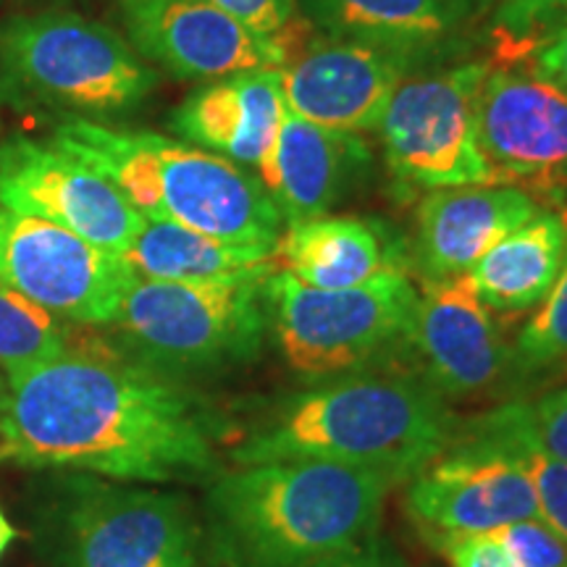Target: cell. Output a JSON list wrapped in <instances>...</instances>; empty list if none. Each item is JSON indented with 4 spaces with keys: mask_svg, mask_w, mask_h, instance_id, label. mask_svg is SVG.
I'll return each mask as SVG.
<instances>
[{
    "mask_svg": "<svg viewBox=\"0 0 567 567\" xmlns=\"http://www.w3.org/2000/svg\"><path fill=\"white\" fill-rule=\"evenodd\" d=\"M3 373L6 463L145 484L216 471V423L208 410L140 360L66 350Z\"/></svg>",
    "mask_w": 567,
    "mask_h": 567,
    "instance_id": "obj_1",
    "label": "cell"
},
{
    "mask_svg": "<svg viewBox=\"0 0 567 567\" xmlns=\"http://www.w3.org/2000/svg\"><path fill=\"white\" fill-rule=\"evenodd\" d=\"M455 436V415L434 386L408 375H350L281 402L234 450V460H323L368 467L400 484L442 455Z\"/></svg>",
    "mask_w": 567,
    "mask_h": 567,
    "instance_id": "obj_2",
    "label": "cell"
},
{
    "mask_svg": "<svg viewBox=\"0 0 567 567\" xmlns=\"http://www.w3.org/2000/svg\"><path fill=\"white\" fill-rule=\"evenodd\" d=\"M392 484L368 467L276 460L226 473L210 505L247 567H316L360 549Z\"/></svg>",
    "mask_w": 567,
    "mask_h": 567,
    "instance_id": "obj_3",
    "label": "cell"
},
{
    "mask_svg": "<svg viewBox=\"0 0 567 567\" xmlns=\"http://www.w3.org/2000/svg\"><path fill=\"white\" fill-rule=\"evenodd\" d=\"M55 145L122 189L151 221H172L234 245L276 247L284 218L250 168L155 132L63 118Z\"/></svg>",
    "mask_w": 567,
    "mask_h": 567,
    "instance_id": "obj_4",
    "label": "cell"
},
{
    "mask_svg": "<svg viewBox=\"0 0 567 567\" xmlns=\"http://www.w3.org/2000/svg\"><path fill=\"white\" fill-rule=\"evenodd\" d=\"M158 74L109 24L74 11H32L0 21V103L66 118L137 109Z\"/></svg>",
    "mask_w": 567,
    "mask_h": 567,
    "instance_id": "obj_5",
    "label": "cell"
},
{
    "mask_svg": "<svg viewBox=\"0 0 567 567\" xmlns=\"http://www.w3.org/2000/svg\"><path fill=\"white\" fill-rule=\"evenodd\" d=\"M266 279H137L113 323L134 360L161 373L247 363L268 331Z\"/></svg>",
    "mask_w": 567,
    "mask_h": 567,
    "instance_id": "obj_6",
    "label": "cell"
},
{
    "mask_svg": "<svg viewBox=\"0 0 567 567\" xmlns=\"http://www.w3.org/2000/svg\"><path fill=\"white\" fill-rule=\"evenodd\" d=\"M264 295L284 360L310 379L350 373L408 342L417 308V289L405 271L350 289L305 287L276 271L266 279Z\"/></svg>",
    "mask_w": 567,
    "mask_h": 567,
    "instance_id": "obj_7",
    "label": "cell"
},
{
    "mask_svg": "<svg viewBox=\"0 0 567 567\" xmlns=\"http://www.w3.org/2000/svg\"><path fill=\"white\" fill-rule=\"evenodd\" d=\"M488 63L408 76L381 118L386 163L402 184L423 189L496 184L478 142V97Z\"/></svg>",
    "mask_w": 567,
    "mask_h": 567,
    "instance_id": "obj_8",
    "label": "cell"
},
{
    "mask_svg": "<svg viewBox=\"0 0 567 567\" xmlns=\"http://www.w3.org/2000/svg\"><path fill=\"white\" fill-rule=\"evenodd\" d=\"M137 279L124 255L0 203V281L51 316L113 323Z\"/></svg>",
    "mask_w": 567,
    "mask_h": 567,
    "instance_id": "obj_9",
    "label": "cell"
},
{
    "mask_svg": "<svg viewBox=\"0 0 567 567\" xmlns=\"http://www.w3.org/2000/svg\"><path fill=\"white\" fill-rule=\"evenodd\" d=\"M478 142L496 184L567 213V90L534 63L488 69L478 97Z\"/></svg>",
    "mask_w": 567,
    "mask_h": 567,
    "instance_id": "obj_10",
    "label": "cell"
},
{
    "mask_svg": "<svg viewBox=\"0 0 567 567\" xmlns=\"http://www.w3.org/2000/svg\"><path fill=\"white\" fill-rule=\"evenodd\" d=\"M0 203L45 218L101 250L124 255L145 216L111 179L55 145L0 140Z\"/></svg>",
    "mask_w": 567,
    "mask_h": 567,
    "instance_id": "obj_11",
    "label": "cell"
},
{
    "mask_svg": "<svg viewBox=\"0 0 567 567\" xmlns=\"http://www.w3.org/2000/svg\"><path fill=\"white\" fill-rule=\"evenodd\" d=\"M126 42L142 61L179 80L213 82L281 69L287 51L216 0H116Z\"/></svg>",
    "mask_w": 567,
    "mask_h": 567,
    "instance_id": "obj_12",
    "label": "cell"
},
{
    "mask_svg": "<svg viewBox=\"0 0 567 567\" xmlns=\"http://www.w3.org/2000/svg\"><path fill=\"white\" fill-rule=\"evenodd\" d=\"M187 502L151 488L90 486L69 517V567H197Z\"/></svg>",
    "mask_w": 567,
    "mask_h": 567,
    "instance_id": "obj_13",
    "label": "cell"
},
{
    "mask_svg": "<svg viewBox=\"0 0 567 567\" xmlns=\"http://www.w3.org/2000/svg\"><path fill=\"white\" fill-rule=\"evenodd\" d=\"M408 509L434 534H492L538 517L526 473L499 446L467 434L410 478Z\"/></svg>",
    "mask_w": 567,
    "mask_h": 567,
    "instance_id": "obj_14",
    "label": "cell"
},
{
    "mask_svg": "<svg viewBox=\"0 0 567 567\" xmlns=\"http://www.w3.org/2000/svg\"><path fill=\"white\" fill-rule=\"evenodd\" d=\"M402 55L316 34L279 69L284 103L297 116L334 132H375L396 87L415 71Z\"/></svg>",
    "mask_w": 567,
    "mask_h": 567,
    "instance_id": "obj_15",
    "label": "cell"
},
{
    "mask_svg": "<svg viewBox=\"0 0 567 567\" xmlns=\"http://www.w3.org/2000/svg\"><path fill=\"white\" fill-rule=\"evenodd\" d=\"M408 342L421 354L425 384L442 396L492 392L513 365V347L502 339L471 276L423 281Z\"/></svg>",
    "mask_w": 567,
    "mask_h": 567,
    "instance_id": "obj_16",
    "label": "cell"
},
{
    "mask_svg": "<svg viewBox=\"0 0 567 567\" xmlns=\"http://www.w3.org/2000/svg\"><path fill=\"white\" fill-rule=\"evenodd\" d=\"M542 208L507 184L431 189L415 210L413 260L423 281L467 276L496 243Z\"/></svg>",
    "mask_w": 567,
    "mask_h": 567,
    "instance_id": "obj_17",
    "label": "cell"
},
{
    "mask_svg": "<svg viewBox=\"0 0 567 567\" xmlns=\"http://www.w3.org/2000/svg\"><path fill=\"white\" fill-rule=\"evenodd\" d=\"M368 166V147L358 134L318 126L284 109L268 153L255 168L284 224L331 213Z\"/></svg>",
    "mask_w": 567,
    "mask_h": 567,
    "instance_id": "obj_18",
    "label": "cell"
},
{
    "mask_svg": "<svg viewBox=\"0 0 567 567\" xmlns=\"http://www.w3.org/2000/svg\"><path fill=\"white\" fill-rule=\"evenodd\" d=\"M284 109L279 69H250L189 92L168 126L189 145L243 168H258L279 130Z\"/></svg>",
    "mask_w": 567,
    "mask_h": 567,
    "instance_id": "obj_19",
    "label": "cell"
},
{
    "mask_svg": "<svg viewBox=\"0 0 567 567\" xmlns=\"http://www.w3.org/2000/svg\"><path fill=\"white\" fill-rule=\"evenodd\" d=\"M316 34L396 53L415 66L446 51L465 17L450 0H295Z\"/></svg>",
    "mask_w": 567,
    "mask_h": 567,
    "instance_id": "obj_20",
    "label": "cell"
},
{
    "mask_svg": "<svg viewBox=\"0 0 567 567\" xmlns=\"http://www.w3.org/2000/svg\"><path fill=\"white\" fill-rule=\"evenodd\" d=\"M274 264L276 271L316 289H350L402 271L379 224L329 213L284 224Z\"/></svg>",
    "mask_w": 567,
    "mask_h": 567,
    "instance_id": "obj_21",
    "label": "cell"
},
{
    "mask_svg": "<svg viewBox=\"0 0 567 567\" xmlns=\"http://www.w3.org/2000/svg\"><path fill=\"white\" fill-rule=\"evenodd\" d=\"M565 252L567 213L538 210L530 221L496 243L467 276L488 310L526 313L549 295Z\"/></svg>",
    "mask_w": 567,
    "mask_h": 567,
    "instance_id": "obj_22",
    "label": "cell"
},
{
    "mask_svg": "<svg viewBox=\"0 0 567 567\" xmlns=\"http://www.w3.org/2000/svg\"><path fill=\"white\" fill-rule=\"evenodd\" d=\"M124 260L140 279L229 281L276 274L274 247L234 245L172 221L145 218Z\"/></svg>",
    "mask_w": 567,
    "mask_h": 567,
    "instance_id": "obj_23",
    "label": "cell"
},
{
    "mask_svg": "<svg viewBox=\"0 0 567 567\" xmlns=\"http://www.w3.org/2000/svg\"><path fill=\"white\" fill-rule=\"evenodd\" d=\"M467 434L499 446L526 473L538 502V517L567 542V463L549 455L528 421L526 402H505L471 423Z\"/></svg>",
    "mask_w": 567,
    "mask_h": 567,
    "instance_id": "obj_24",
    "label": "cell"
},
{
    "mask_svg": "<svg viewBox=\"0 0 567 567\" xmlns=\"http://www.w3.org/2000/svg\"><path fill=\"white\" fill-rule=\"evenodd\" d=\"M66 352V334L55 316L0 281V365L3 371L51 360Z\"/></svg>",
    "mask_w": 567,
    "mask_h": 567,
    "instance_id": "obj_25",
    "label": "cell"
},
{
    "mask_svg": "<svg viewBox=\"0 0 567 567\" xmlns=\"http://www.w3.org/2000/svg\"><path fill=\"white\" fill-rule=\"evenodd\" d=\"M513 368L523 375L567 371V252L549 295L515 339Z\"/></svg>",
    "mask_w": 567,
    "mask_h": 567,
    "instance_id": "obj_26",
    "label": "cell"
},
{
    "mask_svg": "<svg viewBox=\"0 0 567 567\" xmlns=\"http://www.w3.org/2000/svg\"><path fill=\"white\" fill-rule=\"evenodd\" d=\"M567 9V0H494V32L505 61L523 59L534 51L551 19Z\"/></svg>",
    "mask_w": 567,
    "mask_h": 567,
    "instance_id": "obj_27",
    "label": "cell"
},
{
    "mask_svg": "<svg viewBox=\"0 0 567 567\" xmlns=\"http://www.w3.org/2000/svg\"><path fill=\"white\" fill-rule=\"evenodd\" d=\"M517 567H567V542L542 517L509 523L488 534Z\"/></svg>",
    "mask_w": 567,
    "mask_h": 567,
    "instance_id": "obj_28",
    "label": "cell"
},
{
    "mask_svg": "<svg viewBox=\"0 0 567 567\" xmlns=\"http://www.w3.org/2000/svg\"><path fill=\"white\" fill-rule=\"evenodd\" d=\"M216 3H221L226 11L243 19L247 27H252L264 38L279 42L289 59V51L295 48L297 30H300L297 27L300 17H297L295 0H216Z\"/></svg>",
    "mask_w": 567,
    "mask_h": 567,
    "instance_id": "obj_29",
    "label": "cell"
},
{
    "mask_svg": "<svg viewBox=\"0 0 567 567\" xmlns=\"http://www.w3.org/2000/svg\"><path fill=\"white\" fill-rule=\"evenodd\" d=\"M528 405V421L538 442L549 455L567 463V384L551 389Z\"/></svg>",
    "mask_w": 567,
    "mask_h": 567,
    "instance_id": "obj_30",
    "label": "cell"
},
{
    "mask_svg": "<svg viewBox=\"0 0 567 567\" xmlns=\"http://www.w3.org/2000/svg\"><path fill=\"white\" fill-rule=\"evenodd\" d=\"M431 542L444 551L450 567H517L488 534H434Z\"/></svg>",
    "mask_w": 567,
    "mask_h": 567,
    "instance_id": "obj_31",
    "label": "cell"
},
{
    "mask_svg": "<svg viewBox=\"0 0 567 567\" xmlns=\"http://www.w3.org/2000/svg\"><path fill=\"white\" fill-rule=\"evenodd\" d=\"M530 63L567 90V21L555 27V32H549V38L536 48Z\"/></svg>",
    "mask_w": 567,
    "mask_h": 567,
    "instance_id": "obj_32",
    "label": "cell"
},
{
    "mask_svg": "<svg viewBox=\"0 0 567 567\" xmlns=\"http://www.w3.org/2000/svg\"><path fill=\"white\" fill-rule=\"evenodd\" d=\"M316 567H396L392 563H386L384 557L375 555V551H363V549H354L350 555L334 557L329 563H321Z\"/></svg>",
    "mask_w": 567,
    "mask_h": 567,
    "instance_id": "obj_33",
    "label": "cell"
},
{
    "mask_svg": "<svg viewBox=\"0 0 567 567\" xmlns=\"http://www.w3.org/2000/svg\"><path fill=\"white\" fill-rule=\"evenodd\" d=\"M455 9L463 13L465 19L476 17V13H484V11H492L494 9V0H450Z\"/></svg>",
    "mask_w": 567,
    "mask_h": 567,
    "instance_id": "obj_34",
    "label": "cell"
},
{
    "mask_svg": "<svg viewBox=\"0 0 567 567\" xmlns=\"http://www.w3.org/2000/svg\"><path fill=\"white\" fill-rule=\"evenodd\" d=\"M11 542H13V526L9 523V517L3 515V509H0V557L6 555V549H9Z\"/></svg>",
    "mask_w": 567,
    "mask_h": 567,
    "instance_id": "obj_35",
    "label": "cell"
},
{
    "mask_svg": "<svg viewBox=\"0 0 567 567\" xmlns=\"http://www.w3.org/2000/svg\"><path fill=\"white\" fill-rule=\"evenodd\" d=\"M6 394H9V381H6V373H3V375H0V410H3Z\"/></svg>",
    "mask_w": 567,
    "mask_h": 567,
    "instance_id": "obj_36",
    "label": "cell"
}]
</instances>
